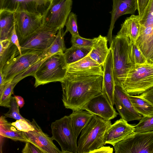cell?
I'll return each mask as SVG.
<instances>
[{"label":"cell","mask_w":153,"mask_h":153,"mask_svg":"<svg viewBox=\"0 0 153 153\" xmlns=\"http://www.w3.org/2000/svg\"><path fill=\"white\" fill-rule=\"evenodd\" d=\"M139 21L138 15H132L127 18L121 24V28L117 36L128 37L131 42L135 44L139 34Z\"/></svg>","instance_id":"cell-20"},{"label":"cell","mask_w":153,"mask_h":153,"mask_svg":"<svg viewBox=\"0 0 153 153\" xmlns=\"http://www.w3.org/2000/svg\"><path fill=\"white\" fill-rule=\"evenodd\" d=\"M19 107L15 97L14 96L12 97L9 110L4 114V116L6 118H12L16 120L20 119L27 120L20 114Z\"/></svg>","instance_id":"cell-34"},{"label":"cell","mask_w":153,"mask_h":153,"mask_svg":"<svg viewBox=\"0 0 153 153\" xmlns=\"http://www.w3.org/2000/svg\"><path fill=\"white\" fill-rule=\"evenodd\" d=\"M67 65L64 53H58L48 56L35 73L34 87L51 82H61L66 76Z\"/></svg>","instance_id":"cell-4"},{"label":"cell","mask_w":153,"mask_h":153,"mask_svg":"<svg viewBox=\"0 0 153 153\" xmlns=\"http://www.w3.org/2000/svg\"><path fill=\"white\" fill-rule=\"evenodd\" d=\"M72 0H51L43 15V25L57 30L63 29L71 13Z\"/></svg>","instance_id":"cell-9"},{"label":"cell","mask_w":153,"mask_h":153,"mask_svg":"<svg viewBox=\"0 0 153 153\" xmlns=\"http://www.w3.org/2000/svg\"><path fill=\"white\" fill-rule=\"evenodd\" d=\"M113 5L111 14V22L109 29L108 40L111 43L112 33L115 22L120 16L127 14L133 15L137 10V0H112Z\"/></svg>","instance_id":"cell-18"},{"label":"cell","mask_w":153,"mask_h":153,"mask_svg":"<svg viewBox=\"0 0 153 153\" xmlns=\"http://www.w3.org/2000/svg\"><path fill=\"white\" fill-rule=\"evenodd\" d=\"M10 40L13 44L17 47L18 49V52L16 53V56L18 55L22 54L21 46L19 38L16 30L15 25L11 32Z\"/></svg>","instance_id":"cell-38"},{"label":"cell","mask_w":153,"mask_h":153,"mask_svg":"<svg viewBox=\"0 0 153 153\" xmlns=\"http://www.w3.org/2000/svg\"><path fill=\"white\" fill-rule=\"evenodd\" d=\"M94 115L87 110H80L73 111L69 116L74 133L77 138L82 130L91 120Z\"/></svg>","instance_id":"cell-22"},{"label":"cell","mask_w":153,"mask_h":153,"mask_svg":"<svg viewBox=\"0 0 153 153\" xmlns=\"http://www.w3.org/2000/svg\"><path fill=\"white\" fill-rule=\"evenodd\" d=\"M92 48L79 47L72 45L66 49L64 55L67 64H71L83 59L91 51Z\"/></svg>","instance_id":"cell-26"},{"label":"cell","mask_w":153,"mask_h":153,"mask_svg":"<svg viewBox=\"0 0 153 153\" xmlns=\"http://www.w3.org/2000/svg\"><path fill=\"white\" fill-rule=\"evenodd\" d=\"M149 0H137V10L139 19Z\"/></svg>","instance_id":"cell-40"},{"label":"cell","mask_w":153,"mask_h":153,"mask_svg":"<svg viewBox=\"0 0 153 153\" xmlns=\"http://www.w3.org/2000/svg\"><path fill=\"white\" fill-rule=\"evenodd\" d=\"M48 57L43 58L39 60L26 70L16 76L12 81L17 83L21 80L27 76H34L35 73L38 68Z\"/></svg>","instance_id":"cell-33"},{"label":"cell","mask_w":153,"mask_h":153,"mask_svg":"<svg viewBox=\"0 0 153 153\" xmlns=\"http://www.w3.org/2000/svg\"><path fill=\"white\" fill-rule=\"evenodd\" d=\"M133 105L136 111L143 116L153 115V105L137 95H129Z\"/></svg>","instance_id":"cell-27"},{"label":"cell","mask_w":153,"mask_h":153,"mask_svg":"<svg viewBox=\"0 0 153 153\" xmlns=\"http://www.w3.org/2000/svg\"><path fill=\"white\" fill-rule=\"evenodd\" d=\"M111 124V120L94 114L81 131L77 143L78 153H90L104 146L105 134Z\"/></svg>","instance_id":"cell-2"},{"label":"cell","mask_w":153,"mask_h":153,"mask_svg":"<svg viewBox=\"0 0 153 153\" xmlns=\"http://www.w3.org/2000/svg\"><path fill=\"white\" fill-rule=\"evenodd\" d=\"M51 137L60 146L62 153H78L77 137L72 127L69 116H65L52 122Z\"/></svg>","instance_id":"cell-7"},{"label":"cell","mask_w":153,"mask_h":153,"mask_svg":"<svg viewBox=\"0 0 153 153\" xmlns=\"http://www.w3.org/2000/svg\"><path fill=\"white\" fill-rule=\"evenodd\" d=\"M137 95L153 105V88Z\"/></svg>","instance_id":"cell-39"},{"label":"cell","mask_w":153,"mask_h":153,"mask_svg":"<svg viewBox=\"0 0 153 153\" xmlns=\"http://www.w3.org/2000/svg\"><path fill=\"white\" fill-rule=\"evenodd\" d=\"M114 147L115 153H153V131H134Z\"/></svg>","instance_id":"cell-8"},{"label":"cell","mask_w":153,"mask_h":153,"mask_svg":"<svg viewBox=\"0 0 153 153\" xmlns=\"http://www.w3.org/2000/svg\"><path fill=\"white\" fill-rule=\"evenodd\" d=\"M46 1H50L51 0H46Z\"/></svg>","instance_id":"cell-44"},{"label":"cell","mask_w":153,"mask_h":153,"mask_svg":"<svg viewBox=\"0 0 153 153\" xmlns=\"http://www.w3.org/2000/svg\"><path fill=\"white\" fill-rule=\"evenodd\" d=\"M107 37L99 35L95 38L92 50L88 55L103 67L110 50L107 46Z\"/></svg>","instance_id":"cell-21"},{"label":"cell","mask_w":153,"mask_h":153,"mask_svg":"<svg viewBox=\"0 0 153 153\" xmlns=\"http://www.w3.org/2000/svg\"><path fill=\"white\" fill-rule=\"evenodd\" d=\"M15 25L14 13L4 9L0 10V41L10 39Z\"/></svg>","instance_id":"cell-24"},{"label":"cell","mask_w":153,"mask_h":153,"mask_svg":"<svg viewBox=\"0 0 153 153\" xmlns=\"http://www.w3.org/2000/svg\"><path fill=\"white\" fill-rule=\"evenodd\" d=\"M4 116L0 117V135L2 137L9 138L15 141L26 142L28 141L25 132L18 130L8 122Z\"/></svg>","instance_id":"cell-23"},{"label":"cell","mask_w":153,"mask_h":153,"mask_svg":"<svg viewBox=\"0 0 153 153\" xmlns=\"http://www.w3.org/2000/svg\"><path fill=\"white\" fill-rule=\"evenodd\" d=\"M153 131V115L143 116L135 126L134 131L145 132Z\"/></svg>","instance_id":"cell-31"},{"label":"cell","mask_w":153,"mask_h":153,"mask_svg":"<svg viewBox=\"0 0 153 153\" xmlns=\"http://www.w3.org/2000/svg\"><path fill=\"white\" fill-rule=\"evenodd\" d=\"M121 87L131 95L141 94L153 88V63L147 62L131 67Z\"/></svg>","instance_id":"cell-5"},{"label":"cell","mask_w":153,"mask_h":153,"mask_svg":"<svg viewBox=\"0 0 153 153\" xmlns=\"http://www.w3.org/2000/svg\"><path fill=\"white\" fill-rule=\"evenodd\" d=\"M47 51H28L14 57L7 62L0 71L4 76L5 84H6L11 81L16 76L26 70L41 59L48 56L46 54Z\"/></svg>","instance_id":"cell-6"},{"label":"cell","mask_w":153,"mask_h":153,"mask_svg":"<svg viewBox=\"0 0 153 153\" xmlns=\"http://www.w3.org/2000/svg\"><path fill=\"white\" fill-rule=\"evenodd\" d=\"M50 3L46 0H5L2 9L13 13L25 11L43 15Z\"/></svg>","instance_id":"cell-13"},{"label":"cell","mask_w":153,"mask_h":153,"mask_svg":"<svg viewBox=\"0 0 153 153\" xmlns=\"http://www.w3.org/2000/svg\"><path fill=\"white\" fill-rule=\"evenodd\" d=\"M17 83L12 81L6 85L2 92L0 94V105L5 108L10 107V103L13 93V89Z\"/></svg>","instance_id":"cell-29"},{"label":"cell","mask_w":153,"mask_h":153,"mask_svg":"<svg viewBox=\"0 0 153 153\" xmlns=\"http://www.w3.org/2000/svg\"><path fill=\"white\" fill-rule=\"evenodd\" d=\"M110 45L112 55L115 84L121 87L128 71L133 66L130 63L129 59L131 42L128 37L116 35Z\"/></svg>","instance_id":"cell-3"},{"label":"cell","mask_w":153,"mask_h":153,"mask_svg":"<svg viewBox=\"0 0 153 153\" xmlns=\"http://www.w3.org/2000/svg\"><path fill=\"white\" fill-rule=\"evenodd\" d=\"M58 31L42 25L20 43L22 54L33 50L47 51L55 38Z\"/></svg>","instance_id":"cell-10"},{"label":"cell","mask_w":153,"mask_h":153,"mask_svg":"<svg viewBox=\"0 0 153 153\" xmlns=\"http://www.w3.org/2000/svg\"><path fill=\"white\" fill-rule=\"evenodd\" d=\"M31 123L34 130L24 132L28 141L34 144L43 153H62L53 143L52 137L42 131L34 119Z\"/></svg>","instance_id":"cell-14"},{"label":"cell","mask_w":153,"mask_h":153,"mask_svg":"<svg viewBox=\"0 0 153 153\" xmlns=\"http://www.w3.org/2000/svg\"><path fill=\"white\" fill-rule=\"evenodd\" d=\"M5 0H0V10L2 9Z\"/></svg>","instance_id":"cell-43"},{"label":"cell","mask_w":153,"mask_h":153,"mask_svg":"<svg viewBox=\"0 0 153 153\" xmlns=\"http://www.w3.org/2000/svg\"><path fill=\"white\" fill-rule=\"evenodd\" d=\"M103 76L66 73L61 83L62 100L65 108L82 110L93 98L102 93Z\"/></svg>","instance_id":"cell-1"},{"label":"cell","mask_w":153,"mask_h":153,"mask_svg":"<svg viewBox=\"0 0 153 153\" xmlns=\"http://www.w3.org/2000/svg\"><path fill=\"white\" fill-rule=\"evenodd\" d=\"M135 126L130 124L122 118L111 124L104 135L105 144L114 146L119 141L134 131Z\"/></svg>","instance_id":"cell-16"},{"label":"cell","mask_w":153,"mask_h":153,"mask_svg":"<svg viewBox=\"0 0 153 153\" xmlns=\"http://www.w3.org/2000/svg\"><path fill=\"white\" fill-rule=\"evenodd\" d=\"M102 66L88 55L76 62L68 64L67 73L78 74L100 75L103 76Z\"/></svg>","instance_id":"cell-19"},{"label":"cell","mask_w":153,"mask_h":153,"mask_svg":"<svg viewBox=\"0 0 153 153\" xmlns=\"http://www.w3.org/2000/svg\"><path fill=\"white\" fill-rule=\"evenodd\" d=\"M0 71L7 62L16 56L18 50L10 39L0 41Z\"/></svg>","instance_id":"cell-25"},{"label":"cell","mask_w":153,"mask_h":153,"mask_svg":"<svg viewBox=\"0 0 153 153\" xmlns=\"http://www.w3.org/2000/svg\"><path fill=\"white\" fill-rule=\"evenodd\" d=\"M15 26L20 44L43 25V15L25 11L14 13Z\"/></svg>","instance_id":"cell-11"},{"label":"cell","mask_w":153,"mask_h":153,"mask_svg":"<svg viewBox=\"0 0 153 153\" xmlns=\"http://www.w3.org/2000/svg\"><path fill=\"white\" fill-rule=\"evenodd\" d=\"M66 29L64 32L65 35L68 32H69L72 36L79 35L77 24V15L73 12L69 14L65 25Z\"/></svg>","instance_id":"cell-32"},{"label":"cell","mask_w":153,"mask_h":153,"mask_svg":"<svg viewBox=\"0 0 153 153\" xmlns=\"http://www.w3.org/2000/svg\"><path fill=\"white\" fill-rule=\"evenodd\" d=\"M23 153H43L36 146L30 141H27L22 150Z\"/></svg>","instance_id":"cell-37"},{"label":"cell","mask_w":153,"mask_h":153,"mask_svg":"<svg viewBox=\"0 0 153 153\" xmlns=\"http://www.w3.org/2000/svg\"><path fill=\"white\" fill-rule=\"evenodd\" d=\"M113 149L110 146H103L100 148L91 152L90 153H112Z\"/></svg>","instance_id":"cell-41"},{"label":"cell","mask_w":153,"mask_h":153,"mask_svg":"<svg viewBox=\"0 0 153 153\" xmlns=\"http://www.w3.org/2000/svg\"><path fill=\"white\" fill-rule=\"evenodd\" d=\"M131 44L129 54V59L131 64L134 66L148 62L136 44L131 42Z\"/></svg>","instance_id":"cell-30"},{"label":"cell","mask_w":153,"mask_h":153,"mask_svg":"<svg viewBox=\"0 0 153 153\" xmlns=\"http://www.w3.org/2000/svg\"><path fill=\"white\" fill-rule=\"evenodd\" d=\"M17 104L20 108H22L25 104L24 100L22 97L19 96L15 95Z\"/></svg>","instance_id":"cell-42"},{"label":"cell","mask_w":153,"mask_h":153,"mask_svg":"<svg viewBox=\"0 0 153 153\" xmlns=\"http://www.w3.org/2000/svg\"><path fill=\"white\" fill-rule=\"evenodd\" d=\"M103 70L102 94L111 105L113 106L114 105V91L115 84L113 72L112 55L111 48L104 63Z\"/></svg>","instance_id":"cell-17"},{"label":"cell","mask_w":153,"mask_h":153,"mask_svg":"<svg viewBox=\"0 0 153 153\" xmlns=\"http://www.w3.org/2000/svg\"><path fill=\"white\" fill-rule=\"evenodd\" d=\"M114 105L121 118L127 122L139 120L142 117L135 109L129 95L116 85L114 91Z\"/></svg>","instance_id":"cell-12"},{"label":"cell","mask_w":153,"mask_h":153,"mask_svg":"<svg viewBox=\"0 0 153 153\" xmlns=\"http://www.w3.org/2000/svg\"><path fill=\"white\" fill-rule=\"evenodd\" d=\"M12 124L20 131L28 132L34 130V127L31 122L27 119L17 120L15 122L12 123Z\"/></svg>","instance_id":"cell-36"},{"label":"cell","mask_w":153,"mask_h":153,"mask_svg":"<svg viewBox=\"0 0 153 153\" xmlns=\"http://www.w3.org/2000/svg\"><path fill=\"white\" fill-rule=\"evenodd\" d=\"M65 35L63 29L58 30L55 38L46 51L47 56H51L58 53H64L66 49L64 40Z\"/></svg>","instance_id":"cell-28"},{"label":"cell","mask_w":153,"mask_h":153,"mask_svg":"<svg viewBox=\"0 0 153 153\" xmlns=\"http://www.w3.org/2000/svg\"><path fill=\"white\" fill-rule=\"evenodd\" d=\"M82 110L108 120L115 118L119 114L102 93L91 99Z\"/></svg>","instance_id":"cell-15"},{"label":"cell","mask_w":153,"mask_h":153,"mask_svg":"<svg viewBox=\"0 0 153 153\" xmlns=\"http://www.w3.org/2000/svg\"><path fill=\"white\" fill-rule=\"evenodd\" d=\"M95 41V38L93 39H87L82 38L80 35L72 36L71 42L72 45L79 47L92 48Z\"/></svg>","instance_id":"cell-35"}]
</instances>
